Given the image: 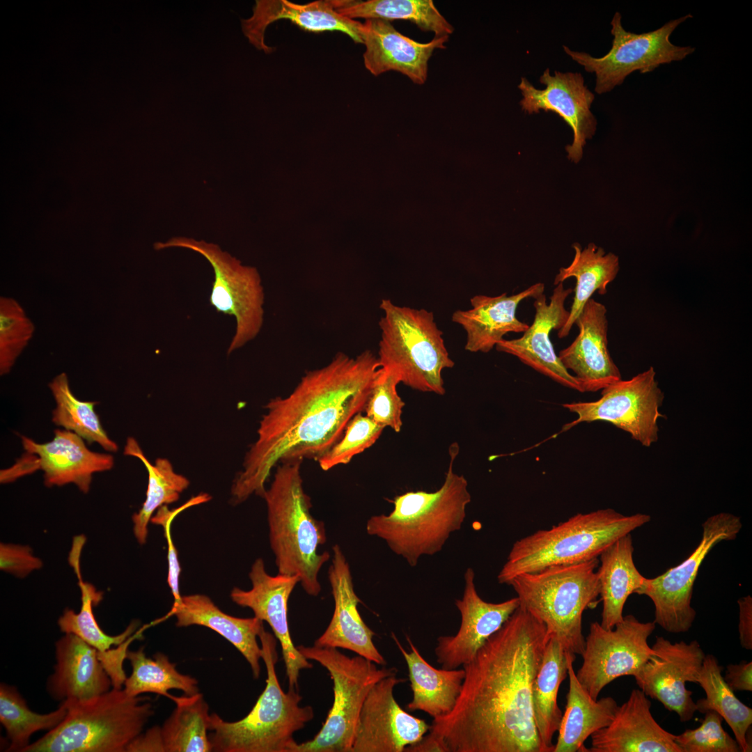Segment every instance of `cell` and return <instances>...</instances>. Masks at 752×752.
<instances>
[{
  "label": "cell",
  "instance_id": "obj_11",
  "mask_svg": "<svg viewBox=\"0 0 752 752\" xmlns=\"http://www.w3.org/2000/svg\"><path fill=\"white\" fill-rule=\"evenodd\" d=\"M180 247L194 251L210 263L214 274L210 297L217 312L235 318V332L228 348L232 353L254 339L260 333L264 318L265 295L260 276L255 267L240 261L218 245L187 237H173L157 242L155 250Z\"/></svg>",
  "mask_w": 752,
  "mask_h": 752
},
{
  "label": "cell",
  "instance_id": "obj_44",
  "mask_svg": "<svg viewBox=\"0 0 752 752\" xmlns=\"http://www.w3.org/2000/svg\"><path fill=\"white\" fill-rule=\"evenodd\" d=\"M35 326L19 302L0 297V375L8 374L28 345Z\"/></svg>",
  "mask_w": 752,
  "mask_h": 752
},
{
  "label": "cell",
  "instance_id": "obj_21",
  "mask_svg": "<svg viewBox=\"0 0 752 752\" xmlns=\"http://www.w3.org/2000/svg\"><path fill=\"white\" fill-rule=\"evenodd\" d=\"M572 292V288H565L563 283H561L556 285L549 302L544 293L533 298L535 315L531 325L521 337L503 339L495 347L499 352L516 357L557 383L582 392L575 377L561 363L549 337L551 331L560 330L566 322L569 311L565 303Z\"/></svg>",
  "mask_w": 752,
  "mask_h": 752
},
{
  "label": "cell",
  "instance_id": "obj_28",
  "mask_svg": "<svg viewBox=\"0 0 752 752\" xmlns=\"http://www.w3.org/2000/svg\"><path fill=\"white\" fill-rule=\"evenodd\" d=\"M544 291V283H537L512 295L504 292L497 296H473L470 299L471 308L457 310L452 315V321L466 332L465 350L487 353L504 339L506 334L524 332L529 325L517 318V308L523 300L533 299Z\"/></svg>",
  "mask_w": 752,
  "mask_h": 752
},
{
  "label": "cell",
  "instance_id": "obj_27",
  "mask_svg": "<svg viewBox=\"0 0 752 752\" xmlns=\"http://www.w3.org/2000/svg\"><path fill=\"white\" fill-rule=\"evenodd\" d=\"M289 19L301 29L310 32L340 31L356 43H362V23L339 13L333 0H319L298 4L287 0H258L252 16L242 19V29L249 41L258 49L272 52L265 42V32L272 22Z\"/></svg>",
  "mask_w": 752,
  "mask_h": 752
},
{
  "label": "cell",
  "instance_id": "obj_6",
  "mask_svg": "<svg viewBox=\"0 0 752 752\" xmlns=\"http://www.w3.org/2000/svg\"><path fill=\"white\" fill-rule=\"evenodd\" d=\"M258 638L262 659L267 669L265 689L250 712L236 721H226L216 713L210 714L209 738L216 752H293L297 744L293 737L314 716L311 706L301 707L297 689L285 692L276 671V641L261 631Z\"/></svg>",
  "mask_w": 752,
  "mask_h": 752
},
{
  "label": "cell",
  "instance_id": "obj_3",
  "mask_svg": "<svg viewBox=\"0 0 752 752\" xmlns=\"http://www.w3.org/2000/svg\"><path fill=\"white\" fill-rule=\"evenodd\" d=\"M458 448L456 443L450 448L448 469L439 489L398 495L392 501L391 512L373 515L367 521V533L384 540L411 567L417 565L421 556L439 552L451 535L462 526L471 498L467 479L453 471Z\"/></svg>",
  "mask_w": 752,
  "mask_h": 752
},
{
  "label": "cell",
  "instance_id": "obj_34",
  "mask_svg": "<svg viewBox=\"0 0 752 752\" xmlns=\"http://www.w3.org/2000/svg\"><path fill=\"white\" fill-rule=\"evenodd\" d=\"M576 655L568 661L569 690L558 735L553 752H588L585 741L612 721L618 707L610 696L593 699L577 678L573 666Z\"/></svg>",
  "mask_w": 752,
  "mask_h": 752
},
{
  "label": "cell",
  "instance_id": "obj_31",
  "mask_svg": "<svg viewBox=\"0 0 752 752\" xmlns=\"http://www.w3.org/2000/svg\"><path fill=\"white\" fill-rule=\"evenodd\" d=\"M171 614L178 627L198 625L210 628L229 641L249 664L254 678L260 673L263 650L257 638L264 629L263 621L256 617L242 618L222 611L207 595L182 596L173 603Z\"/></svg>",
  "mask_w": 752,
  "mask_h": 752
},
{
  "label": "cell",
  "instance_id": "obj_25",
  "mask_svg": "<svg viewBox=\"0 0 752 752\" xmlns=\"http://www.w3.org/2000/svg\"><path fill=\"white\" fill-rule=\"evenodd\" d=\"M361 38L366 50L365 68L374 76L398 72L416 84L428 78V62L433 52L445 49L449 37L433 38L428 42L416 41L396 30L389 21L368 19L362 23Z\"/></svg>",
  "mask_w": 752,
  "mask_h": 752
},
{
  "label": "cell",
  "instance_id": "obj_36",
  "mask_svg": "<svg viewBox=\"0 0 752 752\" xmlns=\"http://www.w3.org/2000/svg\"><path fill=\"white\" fill-rule=\"evenodd\" d=\"M560 642L551 636L545 646L540 667L532 686L533 719L540 741L547 752H553V737L558 730L563 712L557 696L567 676L570 656Z\"/></svg>",
  "mask_w": 752,
  "mask_h": 752
},
{
  "label": "cell",
  "instance_id": "obj_39",
  "mask_svg": "<svg viewBox=\"0 0 752 752\" xmlns=\"http://www.w3.org/2000/svg\"><path fill=\"white\" fill-rule=\"evenodd\" d=\"M723 666L716 657L705 655L696 680L705 693V698L696 702V711L717 712L731 728L741 751L751 752V744L747 734L752 724V709L746 705L728 687L721 674Z\"/></svg>",
  "mask_w": 752,
  "mask_h": 752
},
{
  "label": "cell",
  "instance_id": "obj_47",
  "mask_svg": "<svg viewBox=\"0 0 752 752\" xmlns=\"http://www.w3.org/2000/svg\"><path fill=\"white\" fill-rule=\"evenodd\" d=\"M701 724L675 735V742L682 752H739L735 740L722 726L723 718L714 711H707Z\"/></svg>",
  "mask_w": 752,
  "mask_h": 752
},
{
  "label": "cell",
  "instance_id": "obj_43",
  "mask_svg": "<svg viewBox=\"0 0 752 752\" xmlns=\"http://www.w3.org/2000/svg\"><path fill=\"white\" fill-rule=\"evenodd\" d=\"M68 712L63 701L59 707L47 714L31 710L16 687L0 684V722L10 741L8 751H23L30 744L33 734L39 730H51L59 725Z\"/></svg>",
  "mask_w": 752,
  "mask_h": 752
},
{
  "label": "cell",
  "instance_id": "obj_13",
  "mask_svg": "<svg viewBox=\"0 0 752 752\" xmlns=\"http://www.w3.org/2000/svg\"><path fill=\"white\" fill-rule=\"evenodd\" d=\"M742 527L740 517L730 512L709 517L702 524L699 544L685 560L655 578L645 579L637 594L652 600L656 625L673 634L690 629L696 616L691 604L694 585L703 561L718 543L735 540Z\"/></svg>",
  "mask_w": 752,
  "mask_h": 752
},
{
  "label": "cell",
  "instance_id": "obj_42",
  "mask_svg": "<svg viewBox=\"0 0 752 752\" xmlns=\"http://www.w3.org/2000/svg\"><path fill=\"white\" fill-rule=\"evenodd\" d=\"M48 386L56 402L52 416L56 425L75 432L88 444H98L106 451H118L117 444L109 438L94 409L97 402L78 399L70 389L65 373L56 375Z\"/></svg>",
  "mask_w": 752,
  "mask_h": 752
},
{
  "label": "cell",
  "instance_id": "obj_10",
  "mask_svg": "<svg viewBox=\"0 0 752 752\" xmlns=\"http://www.w3.org/2000/svg\"><path fill=\"white\" fill-rule=\"evenodd\" d=\"M308 660L324 667L333 680L334 703L320 731L311 740L297 743L293 752H351L359 714L371 688L398 673L395 668H378L360 655L349 657L338 648L297 647Z\"/></svg>",
  "mask_w": 752,
  "mask_h": 752
},
{
  "label": "cell",
  "instance_id": "obj_18",
  "mask_svg": "<svg viewBox=\"0 0 752 752\" xmlns=\"http://www.w3.org/2000/svg\"><path fill=\"white\" fill-rule=\"evenodd\" d=\"M540 82L545 86L544 89L536 88L526 77L521 78L518 88L522 95V110L532 114L542 109L561 116L573 131V141L565 147L567 158L577 163L582 158L586 141L596 132L597 122L590 111L595 95L579 72L555 70L551 75L547 68Z\"/></svg>",
  "mask_w": 752,
  "mask_h": 752
},
{
  "label": "cell",
  "instance_id": "obj_20",
  "mask_svg": "<svg viewBox=\"0 0 752 752\" xmlns=\"http://www.w3.org/2000/svg\"><path fill=\"white\" fill-rule=\"evenodd\" d=\"M464 578L462 597L455 600L461 616L460 628L455 635L439 636L434 648L437 661L444 669L469 664L519 606L517 597L499 603L483 600L476 590L472 568L467 569Z\"/></svg>",
  "mask_w": 752,
  "mask_h": 752
},
{
  "label": "cell",
  "instance_id": "obj_4",
  "mask_svg": "<svg viewBox=\"0 0 752 752\" xmlns=\"http://www.w3.org/2000/svg\"><path fill=\"white\" fill-rule=\"evenodd\" d=\"M302 462L280 463L263 498L278 573L298 576L304 591L317 596L321 590L319 572L331 555L318 551L327 541L326 530L324 522L311 514V498L303 488Z\"/></svg>",
  "mask_w": 752,
  "mask_h": 752
},
{
  "label": "cell",
  "instance_id": "obj_49",
  "mask_svg": "<svg viewBox=\"0 0 752 752\" xmlns=\"http://www.w3.org/2000/svg\"><path fill=\"white\" fill-rule=\"evenodd\" d=\"M42 567V561L33 555L27 545L1 543L0 569L15 577L24 578Z\"/></svg>",
  "mask_w": 752,
  "mask_h": 752
},
{
  "label": "cell",
  "instance_id": "obj_14",
  "mask_svg": "<svg viewBox=\"0 0 752 752\" xmlns=\"http://www.w3.org/2000/svg\"><path fill=\"white\" fill-rule=\"evenodd\" d=\"M664 398L655 370L650 367L629 379L604 388L597 400L563 404L564 408L577 414V418L565 425L563 430L583 422L606 421L650 447L659 438L658 421L664 417L660 412Z\"/></svg>",
  "mask_w": 752,
  "mask_h": 752
},
{
  "label": "cell",
  "instance_id": "obj_12",
  "mask_svg": "<svg viewBox=\"0 0 752 752\" xmlns=\"http://www.w3.org/2000/svg\"><path fill=\"white\" fill-rule=\"evenodd\" d=\"M689 17L692 16L688 14L670 20L656 30L634 33L622 27L621 14L616 12L611 22L612 46L604 56L595 58L588 53L572 51L566 46H563V49L586 71L595 73V91L598 94L606 93L622 84L634 71L650 72L661 65L682 61L691 54L694 47L677 46L670 40L674 30Z\"/></svg>",
  "mask_w": 752,
  "mask_h": 752
},
{
  "label": "cell",
  "instance_id": "obj_9",
  "mask_svg": "<svg viewBox=\"0 0 752 752\" xmlns=\"http://www.w3.org/2000/svg\"><path fill=\"white\" fill-rule=\"evenodd\" d=\"M379 308L383 311L379 321V367L414 390L444 395L442 372L455 363L433 313L398 306L388 299L381 301Z\"/></svg>",
  "mask_w": 752,
  "mask_h": 752
},
{
  "label": "cell",
  "instance_id": "obj_51",
  "mask_svg": "<svg viewBox=\"0 0 752 752\" xmlns=\"http://www.w3.org/2000/svg\"><path fill=\"white\" fill-rule=\"evenodd\" d=\"M126 752H166L161 726L141 733L127 745Z\"/></svg>",
  "mask_w": 752,
  "mask_h": 752
},
{
  "label": "cell",
  "instance_id": "obj_17",
  "mask_svg": "<svg viewBox=\"0 0 752 752\" xmlns=\"http://www.w3.org/2000/svg\"><path fill=\"white\" fill-rule=\"evenodd\" d=\"M406 679L397 673L377 682L370 690L357 721L351 752H404L430 730L425 720L404 710L393 696Z\"/></svg>",
  "mask_w": 752,
  "mask_h": 752
},
{
  "label": "cell",
  "instance_id": "obj_23",
  "mask_svg": "<svg viewBox=\"0 0 752 752\" xmlns=\"http://www.w3.org/2000/svg\"><path fill=\"white\" fill-rule=\"evenodd\" d=\"M332 553L328 579L334 611L329 625L314 645L351 650L384 666L386 661L373 641L375 633L366 625L358 611L361 601L354 590L349 563L338 545L332 547Z\"/></svg>",
  "mask_w": 752,
  "mask_h": 752
},
{
  "label": "cell",
  "instance_id": "obj_2",
  "mask_svg": "<svg viewBox=\"0 0 752 752\" xmlns=\"http://www.w3.org/2000/svg\"><path fill=\"white\" fill-rule=\"evenodd\" d=\"M379 368L369 350L356 357L338 352L325 366L306 372L289 395L271 400L232 483L230 503H242L253 494L263 498L278 463L318 460L325 454L364 411Z\"/></svg>",
  "mask_w": 752,
  "mask_h": 752
},
{
  "label": "cell",
  "instance_id": "obj_33",
  "mask_svg": "<svg viewBox=\"0 0 752 752\" xmlns=\"http://www.w3.org/2000/svg\"><path fill=\"white\" fill-rule=\"evenodd\" d=\"M631 533L623 535L599 556L597 569L602 602V619L605 629H612L622 620L623 609L630 595L638 593L645 577L636 568Z\"/></svg>",
  "mask_w": 752,
  "mask_h": 752
},
{
  "label": "cell",
  "instance_id": "obj_41",
  "mask_svg": "<svg viewBox=\"0 0 752 752\" xmlns=\"http://www.w3.org/2000/svg\"><path fill=\"white\" fill-rule=\"evenodd\" d=\"M127 659L132 666V673L124 682V691L131 696L153 693L166 696L171 689L182 691L185 696L199 692L198 681L194 677L180 673L175 664L169 657L157 652L152 658L146 657L144 648L136 651H127Z\"/></svg>",
  "mask_w": 752,
  "mask_h": 752
},
{
  "label": "cell",
  "instance_id": "obj_16",
  "mask_svg": "<svg viewBox=\"0 0 752 752\" xmlns=\"http://www.w3.org/2000/svg\"><path fill=\"white\" fill-rule=\"evenodd\" d=\"M651 648V655L634 677L638 687L675 712L681 722L689 721L696 706L686 683H696L705 654L696 640L671 643L657 636Z\"/></svg>",
  "mask_w": 752,
  "mask_h": 752
},
{
  "label": "cell",
  "instance_id": "obj_50",
  "mask_svg": "<svg viewBox=\"0 0 752 752\" xmlns=\"http://www.w3.org/2000/svg\"><path fill=\"white\" fill-rule=\"evenodd\" d=\"M723 679L733 691H752V662L742 661L726 666Z\"/></svg>",
  "mask_w": 752,
  "mask_h": 752
},
{
  "label": "cell",
  "instance_id": "obj_7",
  "mask_svg": "<svg viewBox=\"0 0 752 752\" xmlns=\"http://www.w3.org/2000/svg\"><path fill=\"white\" fill-rule=\"evenodd\" d=\"M598 565V558L551 565L519 574L508 584L517 593L519 605L543 622L549 636L566 652L575 655H581L585 646L583 613L600 601Z\"/></svg>",
  "mask_w": 752,
  "mask_h": 752
},
{
  "label": "cell",
  "instance_id": "obj_19",
  "mask_svg": "<svg viewBox=\"0 0 752 752\" xmlns=\"http://www.w3.org/2000/svg\"><path fill=\"white\" fill-rule=\"evenodd\" d=\"M249 577L252 587L249 590L234 587L230 598L236 604L252 610L254 616L266 621L281 644L289 688L297 689L299 672L313 667L295 646L290 636L288 602L295 586L299 583L298 576H286L267 573L261 558L252 564Z\"/></svg>",
  "mask_w": 752,
  "mask_h": 752
},
{
  "label": "cell",
  "instance_id": "obj_52",
  "mask_svg": "<svg viewBox=\"0 0 752 752\" xmlns=\"http://www.w3.org/2000/svg\"><path fill=\"white\" fill-rule=\"evenodd\" d=\"M739 639L742 647L752 650V597L748 595L737 600Z\"/></svg>",
  "mask_w": 752,
  "mask_h": 752
},
{
  "label": "cell",
  "instance_id": "obj_1",
  "mask_svg": "<svg viewBox=\"0 0 752 752\" xmlns=\"http://www.w3.org/2000/svg\"><path fill=\"white\" fill-rule=\"evenodd\" d=\"M550 636L522 606L463 666L453 710L430 731L449 752H547L532 709V686Z\"/></svg>",
  "mask_w": 752,
  "mask_h": 752
},
{
  "label": "cell",
  "instance_id": "obj_37",
  "mask_svg": "<svg viewBox=\"0 0 752 752\" xmlns=\"http://www.w3.org/2000/svg\"><path fill=\"white\" fill-rule=\"evenodd\" d=\"M336 10L350 19L407 20L434 38L449 37L454 28L432 0H333Z\"/></svg>",
  "mask_w": 752,
  "mask_h": 752
},
{
  "label": "cell",
  "instance_id": "obj_15",
  "mask_svg": "<svg viewBox=\"0 0 752 752\" xmlns=\"http://www.w3.org/2000/svg\"><path fill=\"white\" fill-rule=\"evenodd\" d=\"M655 627L654 621L641 622L631 614L612 629L590 624L576 676L593 699L614 680L636 675L652 652L648 640Z\"/></svg>",
  "mask_w": 752,
  "mask_h": 752
},
{
  "label": "cell",
  "instance_id": "obj_30",
  "mask_svg": "<svg viewBox=\"0 0 752 752\" xmlns=\"http://www.w3.org/2000/svg\"><path fill=\"white\" fill-rule=\"evenodd\" d=\"M81 605L78 613L65 609L58 620L60 630L64 634H73L93 647L98 657L109 675L112 687L123 689L127 678L123 670L128 647L138 637L135 634L139 626L133 620L120 634H107L100 627L93 613V607L102 600L103 593L92 584L84 582L79 576Z\"/></svg>",
  "mask_w": 752,
  "mask_h": 752
},
{
  "label": "cell",
  "instance_id": "obj_26",
  "mask_svg": "<svg viewBox=\"0 0 752 752\" xmlns=\"http://www.w3.org/2000/svg\"><path fill=\"white\" fill-rule=\"evenodd\" d=\"M645 693L633 689L606 727L591 735L588 752H682L675 735L661 728Z\"/></svg>",
  "mask_w": 752,
  "mask_h": 752
},
{
  "label": "cell",
  "instance_id": "obj_29",
  "mask_svg": "<svg viewBox=\"0 0 752 752\" xmlns=\"http://www.w3.org/2000/svg\"><path fill=\"white\" fill-rule=\"evenodd\" d=\"M56 664L47 690L56 700L86 701L109 691L111 678L93 647L73 634H65L55 644Z\"/></svg>",
  "mask_w": 752,
  "mask_h": 752
},
{
  "label": "cell",
  "instance_id": "obj_45",
  "mask_svg": "<svg viewBox=\"0 0 752 752\" xmlns=\"http://www.w3.org/2000/svg\"><path fill=\"white\" fill-rule=\"evenodd\" d=\"M384 429L366 415L358 413L349 421L338 441L318 459L320 468L328 471L349 463L354 456L372 446Z\"/></svg>",
  "mask_w": 752,
  "mask_h": 752
},
{
  "label": "cell",
  "instance_id": "obj_8",
  "mask_svg": "<svg viewBox=\"0 0 752 752\" xmlns=\"http://www.w3.org/2000/svg\"><path fill=\"white\" fill-rule=\"evenodd\" d=\"M148 700L112 687L86 701L63 700V721L23 752H125L154 714Z\"/></svg>",
  "mask_w": 752,
  "mask_h": 752
},
{
  "label": "cell",
  "instance_id": "obj_46",
  "mask_svg": "<svg viewBox=\"0 0 752 752\" xmlns=\"http://www.w3.org/2000/svg\"><path fill=\"white\" fill-rule=\"evenodd\" d=\"M400 383L395 374L379 367L364 408L368 417L395 432L402 429V414L405 405L397 391Z\"/></svg>",
  "mask_w": 752,
  "mask_h": 752
},
{
  "label": "cell",
  "instance_id": "obj_40",
  "mask_svg": "<svg viewBox=\"0 0 752 752\" xmlns=\"http://www.w3.org/2000/svg\"><path fill=\"white\" fill-rule=\"evenodd\" d=\"M176 705L164 722L162 733L166 752H210L207 734L210 714L202 694L171 698Z\"/></svg>",
  "mask_w": 752,
  "mask_h": 752
},
{
  "label": "cell",
  "instance_id": "obj_48",
  "mask_svg": "<svg viewBox=\"0 0 752 752\" xmlns=\"http://www.w3.org/2000/svg\"><path fill=\"white\" fill-rule=\"evenodd\" d=\"M210 499V496L208 494H202L192 498L185 505L174 510H170L166 506H163L157 510L156 514L151 518L150 522L163 526L164 530V535L168 544L169 570L167 582L171 590L174 603L178 602L182 597L179 590V577L181 572V567L178 561L176 548L173 543L170 524L177 514L182 510L194 505L206 502L209 501Z\"/></svg>",
  "mask_w": 752,
  "mask_h": 752
},
{
  "label": "cell",
  "instance_id": "obj_38",
  "mask_svg": "<svg viewBox=\"0 0 752 752\" xmlns=\"http://www.w3.org/2000/svg\"><path fill=\"white\" fill-rule=\"evenodd\" d=\"M124 454L140 460L148 472L146 499L141 508L132 517L134 535L137 542L143 545L147 540L148 524L154 512L163 506L177 501L180 494L189 487V480L176 473L166 458H157L152 464L133 437L127 439Z\"/></svg>",
  "mask_w": 752,
  "mask_h": 752
},
{
  "label": "cell",
  "instance_id": "obj_35",
  "mask_svg": "<svg viewBox=\"0 0 752 752\" xmlns=\"http://www.w3.org/2000/svg\"><path fill=\"white\" fill-rule=\"evenodd\" d=\"M572 247L574 256L571 264L560 268L554 281L556 285L572 277L577 281L568 318L558 331L559 338L568 336L586 303L595 292L601 295L606 293L608 285L616 279L620 269L618 257L613 253H606L594 243L588 244L583 249L578 243H574Z\"/></svg>",
  "mask_w": 752,
  "mask_h": 752
},
{
  "label": "cell",
  "instance_id": "obj_5",
  "mask_svg": "<svg viewBox=\"0 0 752 752\" xmlns=\"http://www.w3.org/2000/svg\"><path fill=\"white\" fill-rule=\"evenodd\" d=\"M650 519L647 514L625 515L612 508L577 513L549 529L537 531L515 542L497 575L498 582L508 584L523 573L598 558L618 539Z\"/></svg>",
  "mask_w": 752,
  "mask_h": 752
},
{
  "label": "cell",
  "instance_id": "obj_32",
  "mask_svg": "<svg viewBox=\"0 0 752 752\" xmlns=\"http://www.w3.org/2000/svg\"><path fill=\"white\" fill-rule=\"evenodd\" d=\"M392 638L408 668L412 699L407 704L410 711L421 710L433 718L448 714L460 694L465 676L464 668L438 669L430 664L406 636L410 651L407 652L395 635Z\"/></svg>",
  "mask_w": 752,
  "mask_h": 752
},
{
  "label": "cell",
  "instance_id": "obj_22",
  "mask_svg": "<svg viewBox=\"0 0 752 752\" xmlns=\"http://www.w3.org/2000/svg\"><path fill=\"white\" fill-rule=\"evenodd\" d=\"M606 312L604 304L590 298L575 320L577 336L558 355L582 392H595L622 379L608 349Z\"/></svg>",
  "mask_w": 752,
  "mask_h": 752
},
{
  "label": "cell",
  "instance_id": "obj_24",
  "mask_svg": "<svg viewBox=\"0 0 752 752\" xmlns=\"http://www.w3.org/2000/svg\"><path fill=\"white\" fill-rule=\"evenodd\" d=\"M54 433V438L43 444L21 436L24 451L36 457L31 469H41L44 472L47 487L72 483L81 492L88 493L93 474L111 469L114 465L113 457L91 451L84 439L73 432L56 429Z\"/></svg>",
  "mask_w": 752,
  "mask_h": 752
},
{
  "label": "cell",
  "instance_id": "obj_53",
  "mask_svg": "<svg viewBox=\"0 0 752 752\" xmlns=\"http://www.w3.org/2000/svg\"><path fill=\"white\" fill-rule=\"evenodd\" d=\"M404 752H449L443 739L432 731L416 743L406 746Z\"/></svg>",
  "mask_w": 752,
  "mask_h": 752
}]
</instances>
